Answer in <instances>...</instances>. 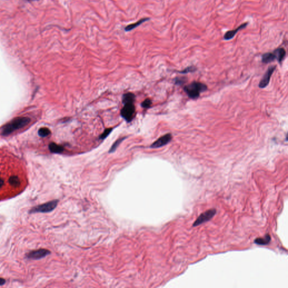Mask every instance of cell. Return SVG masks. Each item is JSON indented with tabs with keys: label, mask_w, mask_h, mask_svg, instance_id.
Masks as SVG:
<instances>
[{
	"label": "cell",
	"mask_w": 288,
	"mask_h": 288,
	"mask_svg": "<svg viewBox=\"0 0 288 288\" xmlns=\"http://www.w3.org/2000/svg\"><path fill=\"white\" fill-rule=\"evenodd\" d=\"M26 185L23 170L14 164L0 162V200L14 197L23 191Z\"/></svg>",
	"instance_id": "cell-1"
},
{
	"label": "cell",
	"mask_w": 288,
	"mask_h": 288,
	"mask_svg": "<svg viewBox=\"0 0 288 288\" xmlns=\"http://www.w3.org/2000/svg\"><path fill=\"white\" fill-rule=\"evenodd\" d=\"M29 122L30 119L27 117H19L14 119L3 127L2 132V135H9L18 129L24 127L29 123Z\"/></svg>",
	"instance_id": "cell-2"
},
{
	"label": "cell",
	"mask_w": 288,
	"mask_h": 288,
	"mask_svg": "<svg viewBox=\"0 0 288 288\" xmlns=\"http://www.w3.org/2000/svg\"><path fill=\"white\" fill-rule=\"evenodd\" d=\"M206 85L200 82H194L184 87V91L188 97L195 99L199 97L200 93L206 91Z\"/></svg>",
	"instance_id": "cell-3"
},
{
	"label": "cell",
	"mask_w": 288,
	"mask_h": 288,
	"mask_svg": "<svg viewBox=\"0 0 288 288\" xmlns=\"http://www.w3.org/2000/svg\"><path fill=\"white\" fill-rule=\"evenodd\" d=\"M135 113V108L134 103L124 104L123 108L121 110L122 117L127 122H130L134 118Z\"/></svg>",
	"instance_id": "cell-4"
},
{
	"label": "cell",
	"mask_w": 288,
	"mask_h": 288,
	"mask_svg": "<svg viewBox=\"0 0 288 288\" xmlns=\"http://www.w3.org/2000/svg\"><path fill=\"white\" fill-rule=\"evenodd\" d=\"M215 213H216V210L215 209H209L206 211L205 212L202 213L197 217V219L193 224V226L195 227V226H197L203 224L204 222L208 221L210 219L213 218L214 215H215Z\"/></svg>",
	"instance_id": "cell-5"
},
{
	"label": "cell",
	"mask_w": 288,
	"mask_h": 288,
	"mask_svg": "<svg viewBox=\"0 0 288 288\" xmlns=\"http://www.w3.org/2000/svg\"><path fill=\"white\" fill-rule=\"evenodd\" d=\"M275 68H276L275 66H272V67H270L268 69L267 72H266L264 77H263L262 79H261V81L259 82V87L260 88H264V87H266V86H267V85L269 84L270 78L272 76L274 70L275 69Z\"/></svg>",
	"instance_id": "cell-6"
},
{
	"label": "cell",
	"mask_w": 288,
	"mask_h": 288,
	"mask_svg": "<svg viewBox=\"0 0 288 288\" xmlns=\"http://www.w3.org/2000/svg\"><path fill=\"white\" fill-rule=\"evenodd\" d=\"M172 140V135L170 134H166L158 139L151 145L152 148H158L167 145Z\"/></svg>",
	"instance_id": "cell-7"
},
{
	"label": "cell",
	"mask_w": 288,
	"mask_h": 288,
	"mask_svg": "<svg viewBox=\"0 0 288 288\" xmlns=\"http://www.w3.org/2000/svg\"><path fill=\"white\" fill-rule=\"evenodd\" d=\"M248 24V23L246 22V23H244V24L240 25L239 27H238V28H237V29H235L228 30L226 33L224 34V40L228 41V40H231V39H233V37H235V36L236 35V34H237L240 30L243 29L244 28H245L246 27V25Z\"/></svg>",
	"instance_id": "cell-8"
},
{
	"label": "cell",
	"mask_w": 288,
	"mask_h": 288,
	"mask_svg": "<svg viewBox=\"0 0 288 288\" xmlns=\"http://www.w3.org/2000/svg\"><path fill=\"white\" fill-rule=\"evenodd\" d=\"M275 60H276V56L274 51L265 53L262 56V61L266 64L272 62Z\"/></svg>",
	"instance_id": "cell-9"
},
{
	"label": "cell",
	"mask_w": 288,
	"mask_h": 288,
	"mask_svg": "<svg viewBox=\"0 0 288 288\" xmlns=\"http://www.w3.org/2000/svg\"><path fill=\"white\" fill-rule=\"evenodd\" d=\"M271 241V237L270 235L267 234L264 237H258L255 239V244L260 245V246H264L267 245L270 243Z\"/></svg>",
	"instance_id": "cell-10"
},
{
	"label": "cell",
	"mask_w": 288,
	"mask_h": 288,
	"mask_svg": "<svg viewBox=\"0 0 288 288\" xmlns=\"http://www.w3.org/2000/svg\"><path fill=\"white\" fill-rule=\"evenodd\" d=\"M273 51L276 55V60L278 61L279 63H281L283 60V59H284L285 55H286L285 49L283 48H278Z\"/></svg>",
	"instance_id": "cell-11"
},
{
	"label": "cell",
	"mask_w": 288,
	"mask_h": 288,
	"mask_svg": "<svg viewBox=\"0 0 288 288\" xmlns=\"http://www.w3.org/2000/svg\"><path fill=\"white\" fill-rule=\"evenodd\" d=\"M149 19H150L149 18H143L142 19H140V20L137 21V22H136V23H134V24H131L127 25L126 27L125 28V30H126V31H127L128 32V31H130V30H132V29H135V28L137 27L138 26H139L140 25L143 24L144 22L149 20Z\"/></svg>",
	"instance_id": "cell-12"
},
{
	"label": "cell",
	"mask_w": 288,
	"mask_h": 288,
	"mask_svg": "<svg viewBox=\"0 0 288 288\" xmlns=\"http://www.w3.org/2000/svg\"><path fill=\"white\" fill-rule=\"evenodd\" d=\"M49 148L51 150V152L55 153H60L63 152L64 150V148L63 146L58 145L55 143L50 144V145L49 146Z\"/></svg>",
	"instance_id": "cell-13"
},
{
	"label": "cell",
	"mask_w": 288,
	"mask_h": 288,
	"mask_svg": "<svg viewBox=\"0 0 288 288\" xmlns=\"http://www.w3.org/2000/svg\"><path fill=\"white\" fill-rule=\"evenodd\" d=\"M135 96L132 93H127L123 95V102L124 104L134 103Z\"/></svg>",
	"instance_id": "cell-14"
},
{
	"label": "cell",
	"mask_w": 288,
	"mask_h": 288,
	"mask_svg": "<svg viewBox=\"0 0 288 288\" xmlns=\"http://www.w3.org/2000/svg\"><path fill=\"white\" fill-rule=\"evenodd\" d=\"M38 134L40 136H47L50 134V131L47 128H41L38 131Z\"/></svg>",
	"instance_id": "cell-15"
},
{
	"label": "cell",
	"mask_w": 288,
	"mask_h": 288,
	"mask_svg": "<svg viewBox=\"0 0 288 288\" xmlns=\"http://www.w3.org/2000/svg\"><path fill=\"white\" fill-rule=\"evenodd\" d=\"M124 139V138H121V139H119L118 140H117V141H115V143L113 145L112 147L111 148V149H110L109 153H113V152H114L115 150L117 149V148L118 147L119 144L123 141V140Z\"/></svg>",
	"instance_id": "cell-16"
},
{
	"label": "cell",
	"mask_w": 288,
	"mask_h": 288,
	"mask_svg": "<svg viewBox=\"0 0 288 288\" xmlns=\"http://www.w3.org/2000/svg\"><path fill=\"white\" fill-rule=\"evenodd\" d=\"M112 128L106 129L104 131L103 134H102V135L100 136V139H105L106 137L108 136L110 134V132H112Z\"/></svg>",
	"instance_id": "cell-17"
},
{
	"label": "cell",
	"mask_w": 288,
	"mask_h": 288,
	"mask_svg": "<svg viewBox=\"0 0 288 288\" xmlns=\"http://www.w3.org/2000/svg\"><path fill=\"white\" fill-rule=\"evenodd\" d=\"M195 70H196L195 67L191 66V67H188L185 69L183 70L182 71L180 72V73L185 74V73H189V72H193L195 71Z\"/></svg>",
	"instance_id": "cell-18"
},
{
	"label": "cell",
	"mask_w": 288,
	"mask_h": 288,
	"mask_svg": "<svg viewBox=\"0 0 288 288\" xmlns=\"http://www.w3.org/2000/svg\"><path fill=\"white\" fill-rule=\"evenodd\" d=\"M152 101L150 99H146L142 103V106L144 108H150L152 105Z\"/></svg>",
	"instance_id": "cell-19"
},
{
	"label": "cell",
	"mask_w": 288,
	"mask_h": 288,
	"mask_svg": "<svg viewBox=\"0 0 288 288\" xmlns=\"http://www.w3.org/2000/svg\"><path fill=\"white\" fill-rule=\"evenodd\" d=\"M186 81V78L184 77H180L177 78L175 79V83L177 85H182Z\"/></svg>",
	"instance_id": "cell-20"
},
{
	"label": "cell",
	"mask_w": 288,
	"mask_h": 288,
	"mask_svg": "<svg viewBox=\"0 0 288 288\" xmlns=\"http://www.w3.org/2000/svg\"><path fill=\"white\" fill-rule=\"evenodd\" d=\"M29 1H34V0H29Z\"/></svg>",
	"instance_id": "cell-21"
}]
</instances>
